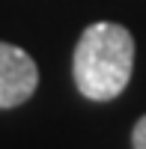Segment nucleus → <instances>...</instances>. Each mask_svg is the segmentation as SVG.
<instances>
[{
  "label": "nucleus",
  "instance_id": "obj_3",
  "mask_svg": "<svg viewBox=\"0 0 146 149\" xmlns=\"http://www.w3.org/2000/svg\"><path fill=\"white\" fill-rule=\"evenodd\" d=\"M131 146L134 149H146V116H140L134 131H131Z\"/></svg>",
  "mask_w": 146,
  "mask_h": 149
},
{
  "label": "nucleus",
  "instance_id": "obj_1",
  "mask_svg": "<svg viewBox=\"0 0 146 149\" xmlns=\"http://www.w3.org/2000/svg\"><path fill=\"white\" fill-rule=\"evenodd\" d=\"M134 69V36L122 24L95 21L81 33L72 74L75 86L90 102H111L128 86Z\"/></svg>",
  "mask_w": 146,
  "mask_h": 149
},
{
  "label": "nucleus",
  "instance_id": "obj_2",
  "mask_svg": "<svg viewBox=\"0 0 146 149\" xmlns=\"http://www.w3.org/2000/svg\"><path fill=\"white\" fill-rule=\"evenodd\" d=\"M39 69L18 45L0 42V107H18L36 93Z\"/></svg>",
  "mask_w": 146,
  "mask_h": 149
}]
</instances>
